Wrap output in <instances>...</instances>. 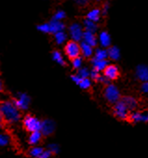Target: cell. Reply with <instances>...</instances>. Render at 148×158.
<instances>
[{
  "instance_id": "6da1fadb",
  "label": "cell",
  "mask_w": 148,
  "mask_h": 158,
  "mask_svg": "<svg viewBox=\"0 0 148 158\" xmlns=\"http://www.w3.org/2000/svg\"><path fill=\"white\" fill-rule=\"evenodd\" d=\"M2 120L10 124H15L21 119V111L14 105L12 101H4L0 104Z\"/></svg>"
},
{
  "instance_id": "7a4b0ae2",
  "label": "cell",
  "mask_w": 148,
  "mask_h": 158,
  "mask_svg": "<svg viewBox=\"0 0 148 158\" xmlns=\"http://www.w3.org/2000/svg\"><path fill=\"white\" fill-rule=\"evenodd\" d=\"M23 124L24 128L30 133L35 132V131H40L41 121L37 117L32 114L25 115L23 119Z\"/></svg>"
},
{
  "instance_id": "3957f363",
  "label": "cell",
  "mask_w": 148,
  "mask_h": 158,
  "mask_svg": "<svg viewBox=\"0 0 148 158\" xmlns=\"http://www.w3.org/2000/svg\"><path fill=\"white\" fill-rule=\"evenodd\" d=\"M104 95L105 100L110 103L116 104V102H118L121 100V96H120V92H119L118 89L113 84L106 86Z\"/></svg>"
},
{
  "instance_id": "277c9868",
  "label": "cell",
  "mask_w": 148,
  "mask_h": 158,
  "mask_svg": "<svg viewBox=\"0 0 148 158\" xmlns=\"http://www.w3.org/2000/svg\"><path fill=\"white\" fill-rule=\"evenodd\" d=\"M64 52H65L66 56L69 59H71V60H74V59H76V58L80 57V54H81L80 44H78V42L73 41V40L68 41L65 44Z\"/></svg>"
},
{
  "instance_id": "5b68a950",
  "label": "cell",
  "mask_w": 148,
  "mask_h": 158,
  "mask_svg": "<svg viewBox=\"0 0 148 158\" xmlns=\"http://www.w3.org/2000/svg\"><path fill=\"white\" fill-rule=\"evenodd\" d=\"M12 102L14 103V105L20 110V111H25L29 108L30 106V102H31V99L30 97L23 92H19L16 97L12 100Z\"/></svg>"
},
{
  "instance_id": "8992f818",
  "label": "cell",
  "mask_w": 148,
  "mask_h": 158,
  "mask_svg": "<svg viewBox=\"0 0 148 158\" xmlns=\"http://www.w3.org/2000/svg\"><path fill=\"white\" fill-rule=\"evenodd\" d=\"M69 34L73 41L79 42L83 38L84 35V28L78 23H74L69 27Z\"/></svg>"
},
{
  "instance_id": "52a82bcc",
  "label": "cell",
  "mask_w": 148,
  "mask_h": 158,
  "mask_svg": "<svg viewBox=\"0 0 148 158\" xmlns=\"http://www.w3.org/2000/svg\"><path fill=\"white\" fill-rule=\"evenodd\" d=\"M114 114L120 120H127L129 119V110L125 106V104L119 101L114 106Z\"/></svg>"
},
{
  "instance_id": "ba28073f",
  "label": "cell",
  "mask_w": 148,
  "mask_h": 158,
  "mask_svg": "<svg viewBox=\"0 0 148 158\" xmlns=\"http://www.w3.org/2000/svg\"><path fill=\"white\" fill-rule=\"evenodd\" d=\"M56 129V124L52 119H45L41 121L40 132L43 136H50Z\"/></svg>"
},
{
  "instance_id": "9c48e42d",
  "label": "cell",
  "mask_w": 148,
  "mask_h": 158,
  "mask_svg": "<svg viewBox=\"0 0 148 158\" xmlns=\"http://www.w3.org/2000/svg\"><path fill=\"white\" fill-rule=\"evenodd\" d=\"M104 76L107 78L108 80H116L119 76V70L118 67L115 64H109L106 69L104 71Z\"/></svg>"
},
{
  "instance_id": "30bf717a",
  "label": "cell",
  "mask_w": 148,
  "mask_h": 158,
  "mask_svg": "<svg viewBox=\"0 0 148 158\" xmlns=\"http://www.w3.org/2000/svg\"><path fill=\"white\" fill-rule=\"evenodd\" d=\"M135 75L137 79L142 83L148 82V65L146 64H140L136 67Z\"/></svg>"
},
{
  "instance_id": "8fae6325",
  "label": "cell",
  "mask_w": 148,
  "mask_h": 158,
  "mask_svg": "<svg viewBox=\"0 0 148 158\" xmlns=\"http://www.w3.org/2000/svg\"><path fill=\"white\" fill-rule=\"evenodd\" d=\"M49 34H57L60 32H64L65 29V25L62 22H59V21H55V20H51L49 23Z\"/></svg>"
},
{
  "instance_id": "7c38bea8",
  "label": "cell",
  "mask_w": 148,
  "mask_h": 158,
  "mask_svg": "<svg viewBox=\"0 0 148 158\" xmlns=\"http://www.w3.org/2000/svg\"><path fill=\"white\" fill-rule=\"evenodd\" d=\"M120 101L125 104V106L127 107V109L129 111H133L134 109H136V107L138 105L137 100L134 97H131V96H124V97L121 98Z\"/></svg>"
},
{
  "instance_id": "4fadbf2b",
  "label": "cell",
  "mask_w": 148,
  "mask_h": 158,
  "mask_svg": "<svg viewBox=\"0 0 148 158\" xmlns=\"http://www.w3.org/2000/svg\"><path fill=\"white\" fill-rule=\"evenodd\" d=\"M82 42H84V43L90 45L91 47L94 48V47H96L97 44H98V38L95 36V34H92V33L85 32V31H84Z\"/></svg>"
},
{
  "instance_id": "5bb4252c",
  "label": "cell",
  "mask_w": 148,
  "mask_h": 158,
  "mask_svg": "<svg viewBox=\"0 0 148 158\" xmlns=\"http://www.w3.org/2000/svg\"><path fill=\"white\" fill-rule=\"evenodd\" d=\"M98 42L100 43V45L102 46L103 48H110V46H111V36H110V35L105 31L100 33L99 37H98Z\"/></svg>"
},
{
  "instance_id": "9a60e30c",
  "label": "cell",
  "mask_w": 148,
  "mask_h": 158,
  "mask_svg": "<svg viewBox=\"0 0 148 158\" xmlns=\"http://www.w3.org/2000/svg\"><path fill=\"white\" fill-rule=\"evenodd\" d=\"M91 64H92L93 69L96 70V71H98V72L104 71V70L106 69V67L109 65L107 60H96V59H94V58H92V60H91Z\"/></svg>"
},
{
  "instance_id": "2e32d148",
  "label": "cell",
  "mask_w": 148,
  "mask_h": 158,
  "mask_svg": "<svg viewBox=\"0 0 148 158\" xmlns=\"http://www.w3.org/2000/svg\"><path fill=\"white\" fill-rule=\"evenodd\" d=\"M42 136H43V135H42V133H41L40 131H35V132L30 133L29 138H28V142H29V144L36 146V144H38V143L41 141Z\"/></svg>"
},
{
  "instance_id": "e0dca14e",
  "label": "cell",
  "mask_w": 148,
  "mask_h": 158,
  "mask_svg": "<svg viewBox=\"0 0 148 158\" xmlns=\"http://www.w3.org/2000/svg\"><path fill=\"white\" fill-rule=\"evenodd\" d=\"M101 10L99 9H93L91 10H90L87 14V20L93 22V23H98L100 21L101 18Z\"/></svg>"
},
{
  "instance_id": "ac0fdd59",
  "label": "cell",
  "mask_w": 148,
  "mask_h": 158,
  "mask_svg": "<svg viewBox=\"0 0 148 158\" xmlns=\"http://www.w3.org/2000/svg\"><path fill=\"white\" fill-rule=\"evenodd\" d=\"M80 50H81V54L85 58H90L93 55V48L82 41L80 43Z\"/></svg>"
},
{
  "instance_id": "d6986e66",
  "label": "cell",
  "mask_w": 148,
  "mask_h": 158,
  "mask_svg": "<svg viewBox=\"0 0 148 158\" xmlns=\"http://www.w3.org/2000/svg\"><path fill=\"white\" fill-rule=\"evenodd\" d=\"M108 57L113 60H118L120 59V50L117 47L112 46L107 49Z\"/></svg>"
},
{
  "instance_id": "ffe728a7",
  "label": "cell",
  "mask_w": 148,
  "mask_h": 158,
  "mask_svg": "<svg viewBox=\"0 0 148 158\" xmlns=\"http://www.w3.org/2000/svg\"><path fill=\"white\" fill-rule=\"evenodd\" d=\"M83 26H84V30L85 32H90V33H92V34H95L98 30V25L97 23H93V22H91L89 20H85L84 23H83Z\"/></svg>"
},
{
  "instance_id": "44dd1931",
  "label": "cell",
  "mask_w": 148,
  "mask_h": 158,
  "mask_svg": "<svg viewBox=\"0 0 148 158\" xmlns=\"http://www.w3.org/2000/svg\"><path fill=\"white\" fill-rule=\"evenodd\" d=\"M129 119L132 123H141L144 122V114L141 112H134L129 115Z\"/></svg>"
},
{
  "instance_id": "7402d4cb",
  "label": "cell",
  "mask_w": 148,
  "mask_h": 158,
  "mask_svg": "<svg viewBox=\"0 0 148 158\" xmlns=\"http://www.w3.org/2000/svg\"><path fill=\"white\" fill-rule=\"evenodd\" d=\"M94 59L96 60H107L108 58V53H107V50L105 48H97L94 52Z\"/></svg>"
},
{
  "instance_id": "603a6c76",
  "label": "cell",
  "mask_w": 148,
  "mask_h": 158,
  "mask_svg": "<svg viewBox=\"0 0 148 158\" xmlns=\"http://www.w3.org/2000/svg\"><path fill=\"white\" fill-rule=\"evenodd\" d=\"M52 60L57 62L58 64L61 65V66H65L66 65V62L61 55V53L59 51V50H54L52 51Z\"/></svg>"
},
{
  "instance_id": "cb8c5ba5",
  "label": "cell",
  "mask_w": 148,
  "mask_h": 158,
  "mask_svg": "<svg viewBox=\"0 0 148 158\" xmlns=\"http://www.w3.org/2000/svg\"><path fill=\"white\" fill-rule=\"evenodd\" d=\"M44 152V149L42 147H39V146H34L32 147L30 150H29V155L31 157H34V158H39V156L41 155V153Z\"/></svg>"
},
{
  "instance_id": "d4e9b609",
  "label": "cell",
  "mask_w": 148,
  "mask_h": 158,
  "mask_svg": "<svg viewBox=\"0 0 148 158\" xmlns=\"http://www.w3.org/2000/svg\"><path fill=\"white\" fill-rule=\"evenodd\" d=\"M54 39H55V42L58 44V45H61L63 44L66 39H67V35L64 33V32H60V33H57L54 35Z\"/></svg>"
},
{
  "instance_id": "484cf974",
  "label": "cell",
  "mask_w": 148,
  "mask_h": 158,
  "mask_svg": "<svg viewBox=\"0 0 148 158\" xmlns=\"http://www.w3.org/2000/svg\"><path fill=\"white\" fill-rule=\"evenodd\" d=\"M78 86L82 89H89L91 87V80L90 78H83V79H81V81L78 84Z\"/></svg>"
},
{
  "instance_id": "4316f807",
  "label": "cell",
  "mask_w": 148,
  "mask_h": 158,
  "mask_svg": "<svg viewBox=\"0 0 148 158\" xmlns=\"http://www.w3.org/2000/svg\"><path fill=\"white\" fill-rule=\"evenodd\" d=\"M81 79H83V78H89V76H90V71H89V69L88 68H86V67H81L78 71V73H77Z\"/></svg>"
},
{
  "instance_id": "83f0119b",
  "label": "cell",
  "mask_w": 148,
  "mask_h": 158,
  "mask_svg": "<svg viewBox=\"0 0 148 158\" xmlns=\"http://www.w3.org/2000/svg\"><path fill=\"white\" fill-rule=\"evenodd\" d=\"M65 17H66V13H65L63 10H58V11H56V12L54 13V15H53V20L61 22Z\"/></svg>"
},
{
  "instance_id": "f1b7e54d",
  "label": "cell",
  "mask_w": 148,
  "mask_h": 158,
  "mask_svg": "<svg viewBox=\"0 0 148 158\" xmlns=\"http://www.w3.org/2000/svg\"><path fill=\"white\" fill-rule=\"evenodd\" d=\"M10 143V137L7 134L0 133V146H7Z\"/></svg>"
},
{
  "instance_id": "f546056e",
  "label": "cell",
  "mask_w": 148,
  "mask_h": 158,
  "mask_svg": "<svg viewBox=\"0 0 148 158\" xmlns=\"http://www.w3.org/2000/svg\"><path fill=\"white\" fill-rule=\"evenodd\" d=\"M48 150L52 153V154H57L60 152V147L57 143H50L48 145Z\"/></svg>"
},
{
  "instance_id": "4dcf8cb0",
  "label": "cell",
  "mask_w": 148,
  "mask_h": 158,
  "mask_svg": "<svg viewBox=\"0 0 148 158\" xmlns=\"http://www.w3.org/2000/svg\"><path fill=\"white\" fill-rule=\"evenodd\" d=\"M72 65L75 69H78L79 70L82 66V58L81 57H78V58H76L72 60Z\"/></svg>"
},
{
  "instance_id": "1f68e13d",
  "label": "cell",
  "mask_w": 148,
  "mask_h": 158,
  "mask_svg": "<svg viewBox=\"0 0 148 158\" xmlns=\"http://www.w3.org/2000/svg\"><path fill=\"white\" fill-rule=\"evenodd\" d=\"M37 30L40 31L41 33H44V34H49V23H42L40 25L37 26Z\"/></svg>"
},
{
  "instance_id": "d6a6232c",
  "label": "cell",
  "mask_w": 148,
  "mask_h": 158,
  "mask_svg": "<svg viewBox=\"0 0 148 158\" xmlns=\"http://www.w3.org/2000/svg\"><path fill=\"white\" fill-rule=\"evenodd\" d=\"M90 76L91 77L92 80H94V81H99V79H100V77H101V74H100V72H98V71L92 69L91 71H90Z\"/></svg>"
},
{
  "instance_id": "836d02e7",
  "label": "cell",
  "mask_w": 148,
  "mask_h": 158,
  "mask_svg": "<svg viewBox=\"0 0 148 158\" xmlns=\"http://www.w3.org/2000/svg\"><path fill=\"white\" fill-rule=\"evenodd\" d=\"M52 155L53 154L47 149V150H44V152L41 153V155L39 156V158H51Z\"/></svg>"
},
{
  "instance_id": "e575fe53",
  "label": "cell",
  "mask_w": 148,
  "mask_h": 158,
  "mask_svg": "<svg viewBox=\"0 0 148 158\" xmlns=\"http://www.w3.org/2000/svg\"><path fill=\"white\" fill-rule=\"evenodd\" d=\"M71 79L73 80V82L74 83H76L77 85H78L79 83H80V81H81V78L76 73V74H72L71 75Z\"/></svg>"
},
{
  "instance_id": "d590c367",
  "label": "cell",
  "mask_w": 148,
  "mask_h": 158,
  "mask_svg": "<svg viewBox=\"0 0 148 158\" xmlns=\"http://www.w3.org/2000/svg\"><path fill=\"white\" fill-rule=\"evenodd\" d=\"M109 7H110L109 3H104V6H103L102 11H101V12H102V14H104V15H106V14L108 13Z\"/></svg>"
},
{
  "instance_id": "8d00e7d4",
  "label": "cell",
  "mask_w": 148,
  "mask_h": 158,
  "mask_svg": "<svg viewBox=\"0 0 148 158\" xmlns=\"http://www.w3.org/2000/svg\"><path fill=\"white\" fill-rule=\"evenodd\" d=\"M141 90H142V92H143L145 94H148V82H145V83L142 84Z\"/></svg>"
},
{
  "instance_id": "74e56055",
  "label": "cell",
  "mask_w": 148,
  "mask_h": 158,
  "mask_svg": "<svg viewBox=\"0 0 148 158\" xmlns=\"http://www.w3.org/2000/svg\"><path fill=\"white\" fill-rule=\"evenodd\" d=\"M144 114V122H148V111H146Z\"/></svg>"
},
{
  "instance_id": "f35d334b",
  "label": "cell",
  "mask_w": 148,
  "mask_h": 158,
  "mask_svg": "<svg viewBox=\"0 0 148 158\" xmlns=\"http://www.w3.org/2000/svg\"><path fill=\"white\" fill-rule=\"evenodd\" d=\"M77 3H78V5L84 6V5H86V4H87V1H83V0H81V1H77Z\"/></svg>"
},
{
  "instance_id": "ab89813d",
  "label": "cell",
  "mask_w": 148,
  "mask_h": 158,
  "mask_svg": "<svg viewBox=\"0 0 148 158\" xmlns=\"http://www.w3.org/2000/svg\"><path fill=\"white\" fill-rule=\"evenodd\" d=\"M3 89H4V86H3V82L1 80V78H0V92L3 91Z\"/></svg>"
},
{
  "instance_id": "60d3db41",
  "label": "cell",
  "mask_w": 148,
  "mask_h": 158,
  "mask_svg": "<svg viewBox=\"0 0 148 158\" xmlns=\"http://www.w3.org/2000/svg\"><path fill=\"white\" fill-rule=\"evenodd\" d=\"M3 127V120H0V128Z\"/></svg>"
},
{
  "instance_id": "b9f144b4",
  "label": "cell",
  "mask_w": 148,
  "mask_h": 158,
  "mask_svg": "<svg viewBox=\"0 0 148 158\" xmlns=\"http://www.w3.org/2000/svg\"><path fill=\"white\" fill-rule=\"evenodd\" d=\"M0 120H2V115H1V111H0Z\"/></svg>"
}]
</instances>
